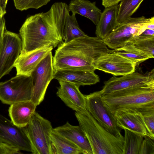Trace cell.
Instances as JSON below:
<instances>
[{"mask_svg":"<svg viewBox=\"0 0 154 154\" xmlns=\"http://www.w3.org/2000/svg\"><path fill=\"white\" fill-rule=\"evenodd\" d=\"M69 12L67 4L56 2L47 11L27 17L19 30L22 44L21 53L48 45L55 48L63 43L65 22Z\"/></svg>","mask_w":154,"mask_h":154,"instance_id":"obj_1","label":"cell"},{"mask_svg":"<svg viewBox=\"0 0 154 154\" xmlns=\"http://www.w3.org/2000/svg\"><path fill=\"white\" fill-rule=\"evenodd\" d=\"M103 40L87 35L60 44L53 57L54 69H79L94 71L93 62L109 52Z\"/></svg>","mask_w":154,"mask_h":154,"instance_id":"obj_2","label":"cell"},{"mask_svg":"<svg viewBox=\"0 0 154 154\" xmlns=\"http://www.w3.org/2000/svg\"><path fill=\"white\" fill-rule=\"evenodd\" d=\"M75 115L90 143L93 154H123V136L110 133L87 110L75 112Z\"/></svg>","mask_w":154,"mask_h":154,"instance_id":"obj_3","label":"cell"},{"mask_svg":"<svg viewBox=\"0 0 154 154\" xmlns=\"http://www.w3.org/2000/svg\"><path fill=\"white\" fill-rule=\"evenodd\" d=\"M102 99L113 114L119 109L154 107V84L139 85L102 95Z\"/></svg>","mask_w":154,"mask_h":154,"instance_id":"obj_4","label":"cell"},{"mask_svg":"<svg viewBox=\"0 0 154 154\" xmlns=\"http://www.w3.org/2000/svg\"><path fill=\"white\" fill-rule=\"evenodd\" d=\"M32 145L33 154H52L51 122L35 112L29 123L23 127Z\"/></svg>","mask_w":154,"mask_h":154,"instance_id":"obj_5","label":"cell"},{"mask_svg":"<svg viewBox=\"0 0 154 154\" xmlns=\"http://www.w3.org/2000/svg\"><path fill=\"white\" fill-rule=\"evenodd\" d=\"M154 20V17L146 18L142 16L130 17L120 24L103 40L112 50L121 48L131 38L140 35L147 29V25Z\"/></svg>","mask_w":154,"mask_h":154,"instance_id":"obj_6","label":"cell"},{"mask_svg":"<svg viewBox=\"0 0 154 154\" xmlns=\"http://www.w3.org/2000/svg\"><path fill=\"white\" fill-rule=\"evenodd\" d=\"M32 81L31 75H16L10 79L0 82V100L3 103L31 100Z\"/></svg>","mask_w":154,"mask_h":154,"instance_id":"obj_7","label":"cell"},{"mask_svg":"<svg viewBox=\"0 0 154 154\" xmlns=\"http://www.w3.org/2000/svg\"><path fill=\"white\" fill-rule=\"evenodd\" d=\"M53 57L51 51L40 62L31 74L32 81L31 100L37 106L44 100L48 87L53 79Z\"/></svg>","mask_w":154,"mask_h":154,"instance_id":"obj_8","label":"cell"},{"mask_svg":"<svg viewBox=\"0 0 154 154\" xmlns=\"http://www.w3.org/2000/svg\"><path fill=\"white\" fill-rule=\"evenodd\" d=\"M87 110L97 122L111 133L123 136L114 115L103 101L100 91L85 95Z\"/></svg>","mask_w":154,"mask_h":154,"instance_id":"obj_9","label":"cell"},{"mask_svg":"<svg viewBox=\"0 0 154 154\" xmlns=\"http://www.w3.org/2000/svg\"><path fill=\"white\" fill-rule=\"evenodd\" d=\"M20 35L6 29L3 36V47L0 54V79L8 74L22 50Z\"/></svg>","mask_w":154,"mask_h":154,"instance_id":"obj_10","label":"cell"},{"mask_svg":"<svg viewBox=\"0 0 154 154\" xmlns=\"http://www.w3.org/2000/svg\"><path fill=\"white\" fill-rule=\"evenodd\" d=\"M0 141L11 145L20 150L32 152L31 142L23 127L17 126L0 114Z\"/></svg>","mask_w":154,"mask_h":154,"instance_id":"obj_11","label":"cell"},{"mask_svg":"<svg viewBox=\"0 0 154 154\" xmlns=\"http://www.w3.org/2000/svg\"><path fill=\"white\" fill-rule=\"evenodd\" d=\"M95 69L114 76L124 75L134 72L136 64L126 58L109 51L93 63Z\"/></svg>","mask_w":154,"mask_h":154,"instance_id":"obj_12","label":"cell"},{"mask_svg":"<svg viewBox=\"0 0 154 154\" xmlns=\"http://www.w3.org/2000/svg\"><path fill=\"white\" fill-rule=\"evenodd\" d=\"M104 84L100 91L102 95L139 85L154 84V69L144 74L135 71L121 77L114 75Z\"/></svg>","mask_w":154,"mask_h":154,"instance_id":"obj_13","label":"cell"},{"mask_svg":"<svg viewBox=\"0 0 154 154\" xmlns=\"http://www.w3.org/2000/svg\"><path fill=\"white\" fill-rule=\"evenodd\" d=\"M117 126L136 134L149 137L141 115L137 109H122L113 114Z\"/></svg>","mask_w":154,"mask_h":154,"instance_id":"obj_14","label":"cell"},{"mask_svg":"<svg viewBox=\"0 0 154 154\" xmlns=\"http://www.w3.org/2000/svg\"><path fill=\"white\" fill-rule=\"evenodd\" d=\"M54 48L52 45H48L27 52L21 53L14 64L16 75H31L38 64Z\"/></svg>","mask_w":154,"mask_h":154,"instance_id":"obj_15","label":"cell"},{"mask_svg":"<svg viewBox=\"0 0 154 154\" xmlns=\"http://www.w3.org/2000/svg\"><path fill=\"white\" fill-rule=\"evenodd\" d=\"M59 82L57 95L67 106L76 112L87 110L85 95L80 91L79 87L67 82Z\"/></svg>","mask_w":154,"mask_h":154,"instance_id":"obj_16","label":"cell"},{"mask_svg":"<svg viewBox=\"0 0 154 154\" xmlns=\"http://www.w3.org/2000/svg\"><path fill=\"white\" fill-rule=\"evenodd\" d=\"M53 78L58 81H66L79 87L94 85L100 81L94 71L79 69H54Z\"/></svg>","mask_w":154,"mask_h":154,"instance_id":"obj_17","label":"cell"},{"mask_svg":"<svg viewBox=\"0 0 154 154\" xmlns=\"http://www.w3.org/2000/svg\"><path fill=\"white\" fill-rule=\"evenodd\" d=\"M53 130L75 144L81 150L83 154H93L90 143L80 125L74 126L67 122Z\"/></svg>","mask_w":154,"mask_h":154,"instance_id":"obj_18","label":"cell"},{"mask_svg":"<svg viewBox=\"0 0 154 154\" xmlns=\"http://www.w3.org/2000/svg\"><path fill=\"white\" fill-rule=\"evenodd\" d=\"M37 106L31 100L18 102L10 105L8 111L11 120L18 126H26L29 122Z\"/></svg>","mask_w":154,"mask_h":154,"instance_id":"obj_19","label":"cell"},{"mask_svg":"<svg viewBox=\"0 0 154 154\" xmlns=\"http://www.w3.org/2000/svg\"><path fill=\"white\" fill-rule=\"evenodd\" d=\"M119 7L118 4L109 6L102 12L96 26L97 37L103 40L119 25L117 20Z\"/></svg>","mask_w":154,"mask_h":154,"instance_id":"obj_20","label":"cell"},{"mask_svg":"<svg viewBox=\"0 0 154 154\" xmlns=\"http://www.w3.org/2000/svg\"><path fill=\"white\" fill-rule=\"evenodd\" d=\"M68 6L72 14H79L91 20L97 26L99 21L101 11L96 5L95 2L88 0H72Z\"/></svg>","mask_w":154,"mask_h":154,"instance_id":"obj_21","label":"cell"},{"mask_svg":"<svg viewBox=\"0 0 154 154\" xmlns=\"http://www.w3.org/2000/svg\"><path fill=\"white\" fill-rule=\"evenodd\" d=\"M131 50L146 55L150 58L154 57V35H140L132 37L124 45L120 48Z\"/></svg>","mask_w":154,"mask_h":154,"instance_id":"obj_22","label":"cell"},{"mask_svg":"<svg viewBox=\"0 0 154 154\" xmlns=\"http://www.w3.org/2000/svg\"><path fill=\"white\" fill-rule=\"evenodd\" d=\"M51 140L52 154H83L76 145L53 130L51 134Z\"/></svg>","mask_w":154,"mask_h":154,"instance_id":"obj_23","label":"cell"},{"mask_svg":"<svg viewBox=\"0 0 154 154\" xmlns=\"http://www.w3.org/2000/svg\"><path fill=\"white\" fill-rule=\"evenodd\" d=\"M75 14L67 15L65 25L63 40L67 43L75 38L85 36L86 34L80 28Z\"/></svg>","mask_w":154,"mask_h":154,"instance_id":"obj_24","label":"cell"},{"mask_svg":"<svg viewBox=\"0 0 154 154\" xmlns=\"http://www.w3.org/2000/svg\"><path fill=\"white\" fill-rule=\"evenodd\" d=\"M124 130L123 154H139L144 137L127 129Z\"/></svg>","mask_w":154,"mask_h":154,"instance_id":"obj_25","label":"cell"},{"mask_svg":"<svg viewBox=\"0 0 154 154\" xmlns=\"http://www.w3.org/2000/svg\"><path fill=\"white\" fill-rule=\"evenodd\" d=\"M144 0H122L119 5L117 21L119 24L131 17Z\"/></svg>","mask_w":154,"mask_h":154,"instance_id":"obj_26","label":"cell"},{"mask_svg":"<svg viewBox=\"0 0 154 154\" xmlns=\"http://www.w3.org/2000/svg\"><path fill=\"white\" fill-rule=\"evenodd\" d=\"M109 51L115 53L126 58L135 63L137 66L140 63L150 58L146 55L128 49L119 48L110 50Z\"/></svg>","mask_w":154,"mask_h":154,"instance_id":"obj_27","label":"cell"},{"mask_svg":"<svg viewBox=\"0 0 154 154\" xmlns=\"http://www.w3.org/2000/svg\"><path fill=\"white\" fill-rule=\"evenodd\" d=\"M137 110L141 115L149 137L154 140V107Z\"/></svg>","mask_w":154,"mask_h":154,"instance_id":"obj_28","label":"cell"},{"mask_svg":"<svg viewBox=\"0 0 154 154\" xmlns=\"http://www.w3.org/2000/svg\"><path fill=\"white\" fill-rule=\"evenodd\" d=\"M139 154H154V140L148 136L144 137Z\"/></svg>","mask_w":154,"mask_h":154,"instance_id":"obj_29","label":"cell"},{"mask_svg":"<svg viewBox=\"0 0 154 154\" xmlns=\"http://www.w3.org/2000/svg\"><path fill=\"white\" fill-rule=\"evenodd\" d=\"M20 150L7 143L0 141V154H21Z\"/></svg>","mask_w":154,"mask_h":154,"instance_id":"obj_30","label":"cell"},{"mask_svg":"<svg viewBox=\"0 0 154 154\" xmlns=\"http://www.w3.org/2000/svg\"><path fill=\"white\" fill-rule=\"evenodd\" d=\"M6 29L5 20L3 17L0 18V54L3 47L4 34Z\"/></svg>","mask_w":154,"mask_h":154,"instance_id":"obj_31","label":"cell"},{"mask_svg":"<svg viewBox=\"0 0 154 154\" xmlns=\"http://www.w3.org/2000/svg\"><path fill=\"white\" fill-rule=\"evenodd\" d=\"M122 0H102V4L105 8L118 4Z\"/></svg>","mask_w":154,"mask_h":154,"instance_id":"obj_32","label":"cell"},{"mask_svg":"<svg viewBox=\"0 0 154 154\" xmlns=\"http://www.w3.org/2000/svg\"><path fill=\"white\" fill-rule=\"evenodd\" d=\"M140 35L146 36L154 35V29H146Z\"/></svg>","mask_w":154,"mask_h":154,"instance_id":"obj_33","label":"cell"},{"mask_svg":"<svg viewBox=\"0 0 154 154\" xmlns=\"http://www.w3.org/2000/svg\"><path fill=\"white\" fill-rule=\"evenodd\" d=\"M8 0H0V6L4 11H6L5 9Z\"/></svg>","mask_w":154,"mask_h":154,"instance_id":"obj_34","label":"cell"},{"mask_svg":"<svg viewBox=\"0 0 154 154\" xmlns=\"http://www.w3.org/2000/svg\"><path fill=\"white\" fill-rule=\"evenodd\" d=\"M33 1L38 4L43 5H46L51 0H32Z\"/></svg>","mask_w":154,"mask_h":154,"instance_id":"obj_35","label":"cell"},{"mask_svg":"<svg viewBox=\"0 0 154 154\" xmlns=\"http://www.w3.org/2000/svg\"><path fill=\"white\" fill-rule=\"evenodd\" d=\"M147 29H154V20H152L147 25Z\"/></svg>","mask_w":154,"mask_h":154,"instance_id":"obj_36","label":"cell"},{"mask_svg":"<svg viewBox=\"0 0 154 154\" xmlns=\"http://www.w3.org/2000/svg\"><path fill=\"white\" fill-rule=\"evenodd\" d=\"M6 13V11H4L2 8L0 6V18L3 17H4Z\"/></svg>","mask_w":154,"mask_h":154,"instance_id":"obj_37","label":"cell"}]
</instances>
